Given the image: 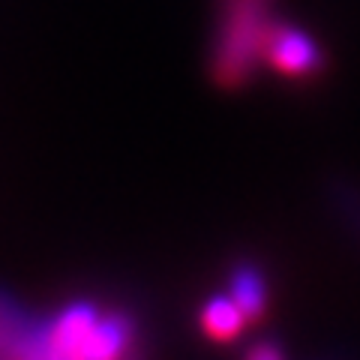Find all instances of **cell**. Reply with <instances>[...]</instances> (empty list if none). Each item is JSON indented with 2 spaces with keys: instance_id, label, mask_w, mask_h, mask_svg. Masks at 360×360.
<instances>
[{
  "instance_id": "obj_3",
  "label": "cell",
  "mask_w": 360,
  "mask_h": 360,
  "mask_svg": "<svg viewBox=\"0 0 360 360\" xmlns=\"http://www.w3.org/2000/svg\"><path fill=\"white\" fill-rule=\"evenodd\" d=\"M225 291L231 295V300L240 307L250 324H258L270 309V283H267V270L264 264L252 262V258H240L229 267L225 274Z\"/></svg>"
},
{
  "instance_id": "obj_2",
  "label": "cell",
  "mask_w": 360,
  "mask_h": 360,
  "mask_svg": "<svg viewBox=\"0 0 360 360\" xmlns=\"http://www.w3.org/2000/svg\"><path fill=\"white\" fill-rule=\"evenodd\" d=\"M264 66L291 82H312L328 70V51L307 27L285 18H270Z\"/></svg>"
},
{
  "instance_id": "obj_6",
  "label": "cell",
  "mask_w": 360,
  "mask_h": 360,
  "mask_svg": "<svg viewBox=\"0 0 360 360\" xmlns=\"http://www.w3.org/2000/svg\"><path fill=\"white\" fill-rule=\"evenodd\" d=\"M243 360H285V352L276 340H258L246 348Z\"/></svg>"
},
{
  "instance_id": "obj_1",
  "label": "cell",
  "mask_w": 360,
  "mask_h": 360,
  "mask_svg": "<svg viewBox=\"0 0 360 360\" xmlns=\"http://www.w3.org/2000/svg\"><path fill=\"white\" fill-rule=\"evenodd\" d=\"M267 27L270 13L264 0H229L210 60V72L217 84L240 87L262 70Z\"/></svg>"
},
{
  "instance_id": "obj_4",
  "label": "cell",
  "mask_w": 360,
  "mask_h": 360,
  "mask_svg": "<svg viewBox=\"0 0 360 360\" xmlns=\"http://www.w3.org/2000/svg\"><path fill=\"white\" fill-rule=\"evenodd\" d=\"M198 328L210 342L225 345L243 336L250 321H246V315L240 312L238 303L231 300L229 291H217V295L205 297V303L198 307Z\"/></svg>"
},
{
  "instance_id": "obj_5",
  "label": "cell",
  "mask_w": 360,
  "mask_h": 360,
  "mask_svg": "<svg viewBox=\"0 0 360 360\" xmlns=\"http://www.w3.org/2000/svg\"><path fill=\"white\" fill-rule=\"evenodd\" d=\"M33 324L37 319H30L13 295L0 291V360H21Z\"/></svg>"
}]
</instances>
